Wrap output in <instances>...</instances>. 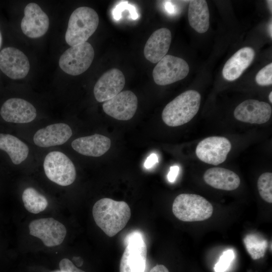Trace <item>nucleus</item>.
Here are the masks:
<instances>
[{"label": "nucleus", "mask_w": 272, "mask_h": 272, "mask_svg": "<svg viewBox=\"0 0 272 272\" xmlns=\"http://www.w3.org/2000/svg\"><path fill=\"white\" fill-rule=\"evenodd\" d=\"M92 214L97 225L112 237L125 227L131 217V210L124 201L103 198L93 206Z\"/></svg>", "instance_id": "nucleus-1"}, {"label": "nucleus", "mask_w": 272, "mask_h": 272, "mask_svg": "<svg viewBox=\"0 0 272 272\" xmlns=\"http://www.w3.org/2000/svg\"><path fill=\"white\" fill-rule=\"evenodd\" d=\"M200 101L201 96L197 91L189 90L183 92L164 107L162 113L163 121L171 127L188 122L197 113Z\"/></svg>", "instance_id": "nucleus-2"}, {"label": "nucleus", "mask_w": 272, "mask_h": 272, "mask_svg": "<svg viewBox=\"0 0 272 272\" xmlns=\"http://www.w3.org/2000/svg\"><path fill=\"white\" fill-rule=\"evenodd\" d=\"M99 22L98 15L94 9L88 7L78 8L69 18L65 34L66 43L73 46L87 42L95 32Z\"/></svg>", "instance_id": "nucleus-3"}, {"label": "nucleus", "mask_w": 272, "mask_h": 272, "mask_svg": "<svg viewBox=\"0 0 272 272\" xmlns=\"http://www.w3.org/2000/svg\"><path fill=\"white\" fill-rule=\"evenodd\" d=\"M172 212L184 222L201 221L210 218L213 213L212 204L203 197L195 194L177 195L172 205Z\"/></svg>", "instance_id": "nucleus-4"}, {"label": "nucleus", "mask_w": 272, "mask_h": 272, "mask_svg": "<svg viewBox=\"0 0 272 272\" xmlns=\"http://www.w3.org/2000/svg\"><path fill=\"white\" fill-rule=\"evenodd\" d=\"M124 242L126 246L120 260L119 272H145L147 248L143 234L131 232Z\"/></svg>", "instance_id": "nucleus-5"}, {"label": "nucleus", "mask_w": 272, "mask_h": 272, "mask_svg": "<svg viewBox=\"0 0 272 272\" xmlns=\"http://www.w3.org/2000/svg\"><path fill=\"white\" fill-rule=\"evenodd\" d=\"M95 52L88 42L82 43L66 49L60 56L58 64L64 73L78 76L86 71L94 59Z\"/></svg>", "instance_id": "nucleus-6"}, {"label": "nucleus", "mask_w": 272, "mask_h": 272, "mask_svg": "<svg viewBox=\"0 0 272 272\" xmlns=\"http://www.w3.org/2000/svg\"><path fill=\"white\" fill-rule=\"evenodd\" d=\"M43 168L47 177L61 186H68L76 179L75 167L71 159L59 151L49 153L44 159Z\"/></svg>", "instance_id": "nucleus-7"}, {"label": "nucleus", "mask_w": 272, "mask_h": 272, "mask_svg": "<svg viewBox=\"0 0 272 272\" xmlns=\"http://www.w3.org/2000/svg\"><path fill=\"white\" fill-rule=\"evenodd\" d=\"M189 72V67L185 60L167 54L157 63L152 76L156 84L165 86L184 79Z\"/></svg>", "instance_id": "nucleus-8"}, {"label": "nucleus", "mask_w": 272, "mask_h": 272, "mask_svg": "<svg viewBox=\"0 0 272 272\" xmlns=\"http://www.w3.org/2000/svg\"><path fill=\"white\" fill-rule=\"evenodd\" d=\"M29 229L31 235L39 238L48 247L60 245L66 234L65 226L52 218L33 220L29 224Z\"/></svg>", "instance_id": "nucleus-9"}, {"label": "nucleus", "mask_w": 272, "mask_h": 272, "mask_svg": "<svg viewBox=\"0 0 272 272\" xmlns=\"http://www.w3.org/2000/svg\"><path fill=\"white\" fill-rule=\"evenodd\" d=\"M231 149V144L228 139L212 136L204 139L197 144L195 154L203 162L218 165L226 160Z\"/></svg>", "instance_id": "nucleus-10"}, {"label": "nucleus", "mask_w": 272, "mask_h": 272, "mask_svg": "<svg viewBox=\"0 0 272 272\" xmlns=\"http://www.w3.org/2000/svg\"><path fill=\"white\" fill-rule=\"evenodd\" d=\"M27 56L20 50L7 47L0 52V70L10 79L19 80L24 78L30 70Z\"/></svg>", "instance_id": "nucleus-11"}, {"label": "nucleus", "mask_w": 272, "mask_h": 272, "mask_svg": "<svg viewBox=\"0 0 272 272\" xmlns=\"http://www.w3.org/2000/svg\"><path fill=\"white\" fill-rule=\"evenodd\" d=\"M138 98L131 91H121L102 105L104 112L109 116L119 120L132 118L138 107Z\"/></svg>", "instance_id": "nucleus-12"}, {"label": "nucleus", "mask_w": 272, "mask_h": 272, "mask_svg": "<svg viewBox=\"0 0 272 272\" xmlns=\"http://www.w3.org/2000/svg\"><path fill=\"white\" fill-rule=\"evenodd\" d=\"M24 14L21 27L25 35L31 38H37L47 32L49 19L39 5L34 3L28 4L24 9Z\"/></svg>", "instance_id": "nucleus-13"}, {"label": "nucleus", "mask_w": 272, "mask_h": 272, "mask_svg": "<svg viewBox=\"0 0 272 272\" xmlns=\"http://www.w3.org/2000/svg\"><path fill=\"white\" fill-rule=\"evenodd\" d=\"M271 113V107L267 103L255 99H247L236 107L234 116L241 122L262 124L269 120Z\"/></svg>", "instance_id": "nucleus-14"}, {"label": "nucleus", "mask_w": 272, "mask_h": 272, "mask_svg": "<svg viewBox=\"0 0 272 272\" xmlns=\"http://www.w3.org/2000/svg\"><path fill=\"white\" fill-rule=\"evenodd\" d=\"M125 77L122 72L116 68L104 73L96 83L93 90L96 100L104 102L121 92L125 85Z\"/></svg>", "instance_id": "nucleus-15"}, {"label": "nucleus", "mask_w": 272, "mask_h": 272, "mask_svg": "<svg viewBox=\"0 0 272 272\" xmlns=\"http://www.w3.org/2000/svg\"><path fill=\"white\" fill-rule=\"evenodd\" d=\"M0 114L7 122L26 123L35 119L37 111L34 106L27 101L12 98L8 99L3 104Z\"/></svg>", "instance_id": "nucleus-16"}, {"label": "nucleus", "mask_w": 272, "mask_h": 272, "mask_svg": "<svg viewBox=\"0 0 272 272\" xmlns=\"http://www.w3.org/2000/svg\"><path fill=\"white\" fill-rule=\"evenodd\" d=\"M71 127L64 123L49 125L37 130L33 137L35 144L47 148L64 144L71 137Z\"/></svg>", "instance_id": "nucleus-17"}, {"label": "nucleus", "mask_w": 272, "mask_h": 272, "mask_svg": "<svg viewBox=\"0 0 272 272\" xmlns=\"http://www.w3.org/2000/svg\"><path fill=\"white\" fill-rule=\"evenodd\" d=\"M171 40V33L168 29L162 28L155 31L145 45V58L151 62L158 63L168 52Z\"/></svg>", "instance_id": "nucleus-18"}, {"label": "nucleus", "mask_w": 272, "mask_h": 272, "mask_svg": "<svg viewBox=\"0 0 272 272\" xmlns=\"http://www.w3.org/2000/svg\"><path fill=\"white\" fill-rule=\"evenodd\" d=\"M255 52L250 47H245L236 52L226 62L223 71L224 78L229 81L239 78L254 59Z\"/></svg>", "instance_id": "nucleus-19"}, {"label": "nucleus", "mask_w": 272, "mask_h": 272, "mask_svg": "<svg viewBox=\"0 0 272 272\" xmlns=\"http://www.w3.org/2000/svg\"><path fill=\"white\" fill-rule=\"evenodd\" d=\"M71 145L74 150L83 155L97 157L109 150L111 140L103 135L95 134L77 138L72 142Z\"/></svg>", "instance_id": "nucleus-20"}, {"label": "nucleus", "mask_w": 272, "mask_h": 272, "mask_svg": "<svg viewBox=\"0 0 272 272\" xmlns=\"http://www.w3.org/2000/svg\"><path fill=\"white\" fill-rule=\"evenodd\" d=\"M203 179L211 186L227 191L237 189L240 184V179L236 173L221 167L208 169L203 174Z\"/></svg>", "instance_id": "nucleus-21"}, {"label": "nucleus", "mask_w": 272, "mask_h": 272, "mask_svg": "<svg viewBox=\"0 0 272 272\" xmlns=\"http://www.w3.org/2000/svg\"><path fill=\"white\" fill-rule=\"evenodd\" d=\"M188 19L190 26L196 32L199 33L207 32L210 26V13L206 1H190Z\"/></svg>", "instance_id": "nucleus-22"}, {"label": "nucleus", "mask_w": 272, "mask_h": 272, "mask_svg": "<svg viewBox=\"0 0 272 272\" xmlns=\"http://www.w3.org/2000/svg\"><path fill=\"white\" fill-rule=\"evenodd\" d=\"M0 149L5 151L16 165L26 160L29 152L26 144L13 135L5 133H0Z\"/></svg>", "instance_id": "nucleus-23"}, {"label": "nucleus", "mask_w": 272, "mask_h": 272, "mask_svg": "<svg viewBox=\"0 0 272 272\" xmlns=\"http://www.w3.org/2000/svg\"><path fill=\"white\" fill-rule=\"evenodd\" d=\"M22 200L25 209L33 214L43 211L48 206L46 198L32 187H28L24 190Z\"/></svg>", "instance_id": "nucleus-24"}, {"label": "nucleus", "mask_w": 272, "mask_h": 272, "mask_svg": "<svg viewBox=\"0 0 272 272\" xmlns=\"http://www.w3.org/2000/svg\"><path fill=\"white\" fill-rule=\"evenodd\" d=\"M245 247L253 259L262 257L267 246L266 240L255 234H248L244 239Z\"/></svg>", "instance_id": "nucleus-25"}, {"label": "nucleus", "mask_w": 272, "mask_h": 272, "mask_svg": "<svg viewBox=\"0 0 272 272\" xmlns=\"http://www.w3.org/2000/svg\"><path fill=\"white\" fill-rule=\"evenodd\" d=\"M257 188L261 198L266 202H272V173L265 172L257 180Z\"/></svg>", "instance_id": "nucleus-26"}, {"label": "nucleus", "mask_w": 272, "mask_h": 272, "mask_svg": "<svg viewBox=\"0 0 272 272\" xmlns=\"http://www.w3.org/2000/svg\"><path fill=\"white\" fill-rule=\"evenodd\" d=\"M234 258V253L233 250L228 249L224 251L215 265V271L225 272L229 267Z\"/></svg>", "instance_id": "nucleus-27"}, {"label": "nucleus", "mask_w": 272, "mask_h": 272, "mask_svg": "<svg viewBox=\"0 0 272 272\" xmlns=\"http://www.w3.org/2000/svg\"><path fill=\"white\" fill-rule=\"evenodd\" d=\"M255 81L258 85L262 86L272 84V63L265 66L258 72Z\"/></svg>", "instance_id": "nucleus-28"}, {"label": "nucleus", "mask_w": 272, "mask_h": 272, "mask_svg": "<svg viewBox=\"0 0 272 272\" xmlns=\"http://www.w3.org/2000/svg\"><path fill=\"white\" fill-rule=\"evenodd\" d=\"M59 270L61 272H85L77 268L70 259H62L59 262Z\"/></svg>", "instance_id": "nucleus-29"}, {"label": "nucleus", "mask_w": 272, "mask_h": 272, "mask_svg": "<svg viewBox=\"0 0 272 272\" xmlns=\"http://www.w3.org/2000/svg\"><path fill=\"white\" fill-rule=\"evenodd\" d=\"M129 5L127 2H122L117 5L112 12L114 19L118 20L121 17L122 11L127 9Z\"/></svg>", "instance_id": "nucleus-30"}, {"label": "nucleus", "mask_w": 272, "mask_h": 272, "mask_svg": "<svg viewBox=\"0 0 272 272\" xmlns=\"http://www.w3.org/2000/svg\"><path fill=\"white\" fill-rule=\"evenodd\" d=\"M158 159L156 154H151L146 159L144 163V166L147 169L152 167L155 164L158 163Z\"/></svg>", "instance_id": "nucleus-31"}, {"label": "nucleus", "mask_w": 272, "mask_h": 272, "mask_svg": "<svg viewBox=\"0 0 272 272\" xmlns=\"http://www.w3.org/2000/svg\"><path fill=\"white\" fill-rule=\"evenodd\" d=\"M179 168L177 166H171L168 174V179L169 182H173L175 180L178 174Z\"/></svg>", "instance_id": "nucleus-32"}, {"label": "nucleus", "mask_w": 272, "mask_h": 272, "mask_svg": "<svg viewBox=\"0 0 272 272\" xmlns=\"http://www.w3.org/2000/svg\"><path fill=\"white\" fill-rule=\"evenodd\" d=\"M149 272H169L167 268L164 265L157 264L153 267Z\"/></svg>", "instance_id": "nucleus-33"}, {"label": "nucleus", "mask_w": 272, "mask_h": 272, "mask_svg": "<svg viewBox=\"0 0 272 272\" xmlns=\"http://www.w3.org/2000/svg\"><path fill=\"white\" fill-rule=\"evenodd\" d=\"M165 6H166L165 7L166 9L169 13H173V11L174 10L173 7L170 3H167Z\"/></svg>", "instance_id": "nucleus-34"}, {"label": "nucleus", "mask_w": 272, "mask_h": 272, "mask_svg": "<svg viewBox=\"0 0 272 272\" xmlns=\"http://www.w3.org/2000/svg\"><path fill=\"white\" fill-rule=\"evenodd\" d=\"M272 23L271 21H270V23H269L268 26V33L269 34V36H270V38H272Z\"/></svg>", "instance_id": "nucleus-35"}, {"label": "nucleus", "mask_w": 272, "mask_h": 272, "mask_svg": "<svg viewBox=\"0 0 272 272\" xmlns=\"http://www.w3.org/2000/svg\"><path fill=\"white\" fill-rule=\"evenodd\" d=\"M266 3L268 5V8L269 10L270 11V12L271 13L272 12V1H266Z\"/></svg>", "instance_id": "nucleus-36"}, {"label": "nucleus", "mask_w": 272, "mask_h": 272, "mask_svg": "<svg viewBox=\"0 0 272 272\" xmlns=\"http://www.w3.org/2000/svg\"><path fill=\"white\" fill-rule=\"evenodd\" d=\"M269 101L271 103H272V92L271 91L268 96Z\"/></svg>", "instance_id": "nucleus-37"}, {"label": "nucleus", "mask_w": 272, "mask_h": 272, "mask_svg": "<svg viewBox=\"0 0 272 272\" xmlns=\"http://www.w3.org/2000/svg\"><path fill=\"white\" fill-rule=\"evenodd\" d=\"M2 36L1 35V31H0V48L2 46Z\"/></svg>", "instance_id": "nucleus-38"}]
</instances>
